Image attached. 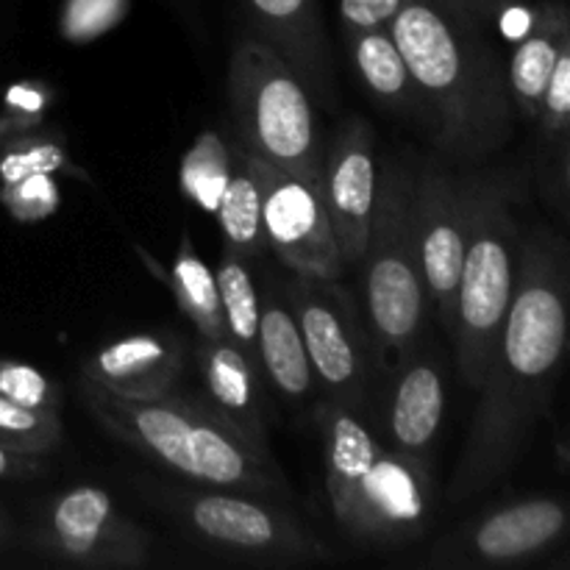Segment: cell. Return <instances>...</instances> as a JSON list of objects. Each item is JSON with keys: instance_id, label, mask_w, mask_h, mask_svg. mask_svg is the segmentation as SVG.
<instances>
[{"instance_id": "4", "label": "cell", "mask_w": 570, "mask_h": 570, "mask_svg": "<svg viewBox=\"0 0 570 570\" xmlns=\"http://www.w3.org/2000/svg\"><path fill=\"white\" fill-rule=\"evenodd\" d=\"M323 473L340 529L362 546H404L421 538L432 510L429 462L384 445L360 410L337 401L317 406Z\"/></svg>"}, {"instance_id": "34", "label": "cell", "mask_w": 570, "mask_h": 570, "mask_svg": "<svg viewBox=\"0 0 570 570\" xmlns=\"http://www.w3.org/2000/svg\"><path fill=\"white\" fill-rule=\"evenodd\" d=\"M445 3L454 6L460 14H465L476 26H488V22L504 20L515 0H445Z\"/></svg>"}, {"instance_id": "32", "label": "cell", "mask_w": 570, "mask_h": 570, "mask_svg": "<svg viewBox=\"0 0 570 570\" xmlns=\"http://www.w3.org/2000/svg\"><path fill=\"white\" fill-rule=\"evenodd\" d=\"M404 0H340V20L343 31H362V28L390 26L399 14Z\"/></svg>"}, {"instance_id": "2", "label": "cell", "mask_w": 570, "mask_h": 570, "mask_svg": "<svg viewBox=\"0 0 570 570\" xmlns=\"http://www.w3.org/2000/svg\"><path fill=\"white\" fill-rule=\"evenodd\" d=\"M390 33L440 154L476 165L504 148L512 134L510 83L482 26L445 0H404Z\"/></svg>"}, {"instance_id": "27", "label": "cell", "mask_w": 570, "mask_h": 570, "mask_svg": "<svg viewBox=\"0 0 570 570\" xmlns=\"http://www.w3.org/2000/svg\"><path fill=\"white\" fill-rule=\"evenodd\" d=\"M59 412L28 410L0 395V445L20 454H48L61 440Z\"/></svg>"}, {"instance_id": "1", "label": "cell", "mask_w": 570, "mask_h": 570, "mask_svg": "<svg viewBox=\"0 0 570 570\" xmlns=\"http://www.w3.org/2000/svg\"><path fill=\"white\" fill-rule=\"evenodd\" d=\"M568 340V243L549 228L521 234L515 287L445 504L476 499L518 465L549 415Z\"/></svg>"}, {"instance_id": "24", "label": "cell", "mask_w": 570, "mask_h": 570, "mask_svg": "<svg viewBox=\"0 0 570 570\" xmlns=\"http://www.w3.org/2000/svg\"><path fill=\"white\" fill-rule=\"evenodd\" d=\"M173 298L178 301L184 315L189 317L204 340H223L226 334V317H223L220 289H217L215 273L195 250L193 239L184 237L178 245L176 262H173L170 278H167Z\"/></svg>"}, {"instance_id": "30", "label": "cell", "mask_w": 570, "mask_h": 570, "mask_svg": "<svg viewBox=\"0 0 570 570\" xmlns=\"http://www.w3.org/2000/svg\"><path fill=\"white\" fill-rule=\"evenodd\" d=\"M131 0H65L59 14L61 37L70 42H89L111 31L128 14Z\"/></svg>"}, {"instance_id": "37", "label": "cell", "mask_w": 570, "mask_h": 570, "mask_svg": "<svg viewBox=\"0 0 570 570\" xmlns=\"http://www.w3.org/2000/svg\"><path fill=\"white\" fill-rule=\"evenodd\" d=\"M6 532H9V523H6L3 512H0V540H3V538H6Z\"/></svg>"}, {"instance_id": "25", "label": "cell", "mask_w": 570, "mask_h": 570, "mask_svg": "<svg viewBox=\"0 0 570 570\" xmlns=\"http://www.w3.org/2000/svg\"><path fill=\"white\" fill-rule=\"evenodd\" d=\"M217 289H220L223 317H226V334L250 362L259 365V295L250 278L245 259L226 248L220 265H217Z\"/></svg>"}, {"instance_id": "12", "label": "cell", "mask_w": 570, "mask_h": 570, "mask_svg": "<svg viewBox=\"0 0 570 570\" xmlns=\"http://www.w3.org/2000/svg\"><path fill=\"white\" fill-rule=\"evenodd\" d=\"M568 534V510L560 499L534 495L499 507L438 540L429 568L479 570L527 566L551 554Z\"/></svg>"}, {"instance_id": "15", "label": "cell", "mask_w": 570, "mask_h": 570, "mask_svg": "<svg viewBox=\"0 0 570 570\" xmlns=\"http://www.w3.org/2000/svg\"><path fill=\"white\" fill-rule=\"evenodd\" d=\"M384 401V438L393 451L429 462V449L440 432L445 412L443 367L429 351L412 348L393 367Z\"/></svg>"}, {"instance_id": "20", "label": "cell", "mask_w": 570, "mask_h": 570, "mask_svg": "<svg viewBox=\"0 0 570 570\" xmlns=\"http://www.w3.org/2000/svg\"><path fill=\"white\" fill-rule=\"evenodd\" d=\"M534 122H538L534 170H538L540 193L560 215H566L570 193V42L560 48Z\"/></svg>"}, {"instance_id": "5", "label": "cell", "mask_w": 570, "mask_h": 570, "mask_svg": "<svg viewBox=\"0 0 570 570\" xmlns=\"http://www.w3.org/2000/svg\"><path fill=\"white\" fill-rule=\"evenodd\" d=\"M521 198L523 178L512 167L476 173L451 332L456 367L471 387L482 384L510 309L523 234L515 215Z\"/></svg>"}, {"instance_id": "33", "label": "cell", "mask_w": 570, "mask_h": 570, "mask_svg": "<svg viewBox=\"0 0 570 570\" xmlns=\"http://www.w3.org/2000/svg\"><path fill=\"white\" fill-rule=\"evenodd\" d=\"M50 104V92L42 83H17L6 92V109L20 111V115L42 117L45 106Z\"/></svg>"}, {"instance_id": "21", "label": "cell", "mask_w": 570, "mask_h": 570, "mask_svg": "<svg viewBox=\"0 0 570 570\" xmlns=\"http://www.w3.org/2000/svg\"><path fill=\"white\" fill-rule=\"evenodd\" d=\"M259 365L284 399L304 401L315 390L298 321L287 301L276 293H267V298L259 301Z\"/></svg>"}, {"instance_id": "3", "label": "cell", "mask_w": 570, "mask_h": 570, "mask_svg": "<svg viewBox=\"0 0 570 570\" xmlns=\"http://www.w3.org/2000/svg\"><path fill=\"white\" fill-rule=\"evenodd\" d=\"M83 404L120 443L178 476L248 495L284 493V476L271 451L250 445L209 404L176 399H126L78 376Z\"/></svg>"}, {"instance_id": "9", "label": "cell", "mask_w": 570, "mask_h": 570, "mask_svg": "<svg viewBox=\"0 0 570 570\" xmlns=\"http://www.w3.org/2000/svg\"><path fill=\"white\" fill-rule=\"evenodd\" d=\"M287 304L298 321L312 376L326 393L323 401H337L360 410L365 404L376 356L371 332L362 326L354 301L334 278L295 273Z\"/></svg>"}, {"instance_id": "10", "label": "cell", "mask_w": 570, "mask_h": 570, "mask_svg": "<svg viewBox=\"0 0 570 570\" xmlns=\"http://www.w3.org/2000/svg\"><path fill=\"white\" fill-rule=\"evenodd\" d=\"M473 187H476V173L460 176L434 161L412 173V237L421 262L423 289L449 334L454 332L456 287H460Z\"/></svg>"}, {"instance_id": "23", "label": "cell", "mask_w": 570, "mask_h": 570, "mask_svg": "<svg viewBox=\"0 0 570 570\" xmlns=\"http://www.w3.org/2000/svg\"><path fill=\"white\" fill-rule=\"evenodd\" d=\"M232 154L237 165H232L215 215L220 220L223 234H226V248H232L243 259H254L267 248L265 228H262L259 178H256L243 145H237Z\"/></svg>"}, {"instance_id": "8", "label": "cell", "mask_w": 570, "mask_h": 570, "mask_svg": "<svg viewBox=\"0 0 570 570\" xmlns=\"http://www.w3.org/2000/svg\"><path fill=\"white\" fill-rule=\"evenodd\" d=\"M184 527L204 546L237 560L262 566H312L328 562L332 551L287 510L259 501V495L217 490L173 493L167 499Z\"/></svg>"}, {"instance_id": "36", "label": "cell", "mask_w": 570, "mask_h": 570, "mask_svg": "<svg viewBox=\"0 0 570 570\" xmlns=\"http://www.w3.org/2000/svg\"><path fill=\"white\" fill-rule=\"evenodd\" d=\"M42 128V117H31V115H20V111H0V148L11 139L22 137V134H31Z\"/></svg>"}, {"instance_id": "26", "label": "cell", "mask_w": 570, "mask_h": 570, "mask_svg": "<svg viewBox=\"0 0 570 570\" xmlns=\"http://www.w3.org/2000/svg\"><path fill=\"white\" fill-rule=\"evenodd\" d=\"M232 173V150L215 131H204L181 161V189L193 204L215 215Z\"/></svg>"}, {"instance_id": "35", "label": "cell", "mask_w": 570, "mask_h": 570, "mask_svg": "<svg viewBox=\"0 0 570 570\" xmlns=\"http://www.w3.org/2000/svg\"><path fill=\"white\" fill-rule=\"evenodd\" d=\"M42 471L33 454H20L6 445H0V479H31Z\"/></svg>"}, {"instance_id": "16", "label": "cell", "mask_w": 570, "mask_h": 570, "mask_svg": "<svg viewBox=\"0 0 570 570\" xmlns=\"http://www.w3.org/2000/svg\"><path fill=\"white\" fill-rule=\"evenodd\" d=\"M181 371V340L173 334H131L89 356L81 379L126 399H159L173 393Z\"/></svg>"}, {"instance_id": "29", "label": "cell", "mask_w": 570, "mask_h": 570, "mask_svg": "<svg viewBox=\"0 0 570 570\" xmlns=\"http://www.w3.org/2000/svg\"><path fill=\"white\" fill-rule=\"evenodd\" d=\"M0 395L28 410L42 412H59L65 399L59 384L50 382L39 367L14 360H0Z\"/></svg>"}, {"instance_id": "28", "label": "cell", "mask_w": 570, "mask_h": 570, "mask_svg": "<svg viewBox=\"0 0 570 570\" xmlns=\"http://www.w3.org/2000/svg\"><path fill=\"white\" fill-rule=\"evenodd\" d=\"M59 170L81 176L67 159L65 145L50 137V134H22V137L6 142L3 154H0V187L17 181V178L33 176V173H50L53 176Z\"/></svg>"}, {"instance_id": "17", "label": "cell", "mask_w": 570, "mask_h": 570, "mask_svg": "<svg viewBox=\"0 0 570 570\" xmlns=\"http://www.w3.org/2000/svg\"><path fill=\"white\" fill-rule=\"evenodd\" d=\"M259 22L265 42L276 48L289 70L304 83L306 95L317 100L334 98L332 61L317 0H245Z\"/></svg>"}, {"instance_id": "18", "label": "cell", "mask_w": 570, "mask_h": 570, "mask_svg": "<svg viewBox=\"0 0 570 570\" xmlns=\"http://www.w3.org/2000/svg\"><path fill=\"white\" fill-rule=\"evenodd\" d=\"M198 365L212 410L226 417L250 445L267 451L265 406H262L259 367L228 337L204 340L198 345Z\"/></svg>"}, {"instance_id": "14", "label": "cell", "mask_w": 570, "mask_h": 570, "mask_svg": "<svg viewBox=\"0 0 570 570\" xmlns=\"http://www.w3.org/2000/svg\"><path fill=\"white\" fill-rule=\"evenodd\" d=\"M376 139L362 117H351L334 134L323 159V204L343 265H360L376 204Z\"/></svg>"}, {"instance_id": "22", "label": "cell", "mask_w": 570, "mask_h": 570, "mask_svg": "<svg viewBox=\"0 0 570 570\" xmlns=\"http://www.w3.org/2000/svg\"><path fill=\"white\" fill-rule=\"evenodd\" d=\"M345 45H348L356 72L373 92V98L393 109L395 115L421 120L415 83H412L404 56L390 33V26L345 31Z\"/></svg>"}, {"instance_id": "31", "label": "cell", "mask_w": 570, "mask_h": 570, "mask_svg": "<svg viewBox=\"0 0 570 570\" xmlns=\"http://www.w3.org/2000/svg\"><path fill=\"white\" fill-rule=\"evenodd\" d=\"M0 200H3L6 209L11 212V217L26 223L45 220V217L53 215L61 204L59 187H56L50 173H33V176L3 184V187H0Z\"/></svg>"}, {"instance_id": "7", "label": "cell", "mask_w": 570, "mask_h": 570, "mask_svg": "<svg viewBox=\"0 0 570 570\" xmlns=\"http://www.w3.org/2000/svg\"><path fill=\"white\" fill-rule=\"evenodd\" d=\"M228 100L239 145L323 195V154L312 98L265 39H245L228 61Z\"/></svg>"}, {"instance_id": "6", "label": "cell", "mask_w": 570, "mask_h": 570, "mask_svg": "<svg viewBox=\"0 0 570 570\" xmlns=\"http://www.w3.org/2000/svg\"><path fill=\"white\" fill-rule=\"evenodd\" d=\"M412 170L401 161H387L379 170L376 204L367 228L365 254V306L371 323L373 356L382 373H390L423 332L426 289L412 237Z\"/></svg>"}, {"instance_id": "13", "label": "cell", "mask_w": 570, "mask_h": 570, "mask_svg": "<svg viewBox=\"0 0 570 570\" xmlns=\"http://www.w3.org/2000/svg\"><path fill=\"white\" fill-rule=\"evenodd\" d=\"M248 154V150H245ZM262 189V228L282 265L293 273H312L321 278L343 276L337 239L328 223L321 189L301 181L293 173L273 167L248 154Z\"/></svg>"}, {"instance_id": "11", "label": "cell", "mask_w": 570, "mask_h": 570, "mask_svg": "<svg viewBox=\"0 0 570 570\" xmlns=\"http://www.w3.org/2000/svg\"><path fill=\"white\" fill-rule=\"evenodd\" d=\"M33 543L50 560L81 568L128 570L150 560L148 534L92 484L53 495Z\"/></svg>"}, {"instance_id": "19", "label": "cell", "mask_w": 570, "mask_h": 570, "mask_svg": "<svg viewBox=\"0 0 570 570\" xmlns=\"http://www.w3.org/2000/svg\"><path fill=\"white\" fill-rule=\"evenodd\" d=\"M570 42V14L566 0H543L532 9L523 39L512 53L507 83H510L512 109L532 120L540 111L549 78L554 72L560 48Z\"/></svg>"}]
</instances>
